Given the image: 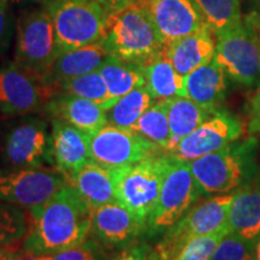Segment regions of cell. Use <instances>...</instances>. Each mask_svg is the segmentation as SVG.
I'll list each match as a JSON object with an SVG mask.
<instances>
[{"instance_id":"60d3db41","label":"cell","mask_w":260,"mask_h":260,"mask_svg":"<svg viewBox=\"0 0 260 260\" xmlns=\"http://www.w3.org/2000/svg\"><path fill=\"white\" fill-rule=\"evenodd\" d=\"M52 259H53V255L51 254H35V253L27 252L23 249L22 254L19 255L16 260H52Z\"/></svg>"},{"instance_id":"d6986e66","label":"cell","mask_w":260,"mask_h":260,"mask_svg":"<svg viewBox=\"0 0 260 260\" xmlns=\"http://www.w3.org/2000/svg\"><path fill=\"white\" fill-rule=\"evenodd\" d=\"M52 142L56 170L64 176L89 162L90 135L69 123L52 118Z\"/></svg>"},{"instance_id":"b9f144b4","label":"cell","mask_w":260,"mask_h":260,"mask_svg":"<svg viewBox=\"0 0 260 260\" xmlns=\"http://www.w3.org/2000/svg\"><path fill=\"white\" fill-rule=\"evenodd\" d=\"M254 260H260V235L256 237L254 243Z\"/></svg>"},{"instance_id":"8992f818","label":"cell","mask_w":260,"mask_h":260,"mask_svg":"<svg viewBox=\"0 0 260 260\" xmlns=\"http://www.w3.org/2000/svg\"><path fill=\"white\" fill-rule=\"evenodd\" d=\"M16 28L15 63L41 79L61 52L50 12L46 8L24 11Z\"/></svg>"},{"instance_id":"836d02e7","label":"cell","mask_w":260,"mask_h":260,"mask_svg":"<svg viewBox=\"0 0 260 260\" xmlns=\"http://www.w3.org/2000/svg\"><path fill=\"white\" fill-rule=\"evenodd\" d=\"M15 19L9 0H0V59L8 53L15 34Z\"/></svg>"},{"instance_id":"9c48e42d","label":"cell","mask_w":260,"mask_h":260,"mask_svg":"<svg viewBox=\"0 0 260 260\" xmlns=\"http://www.w3.org/2000/svg\"><path fill=\"white\" fill-rule=\"evenodd\" d=\"M200 194L189 161L172 158L162 182L149 229L161 230L171 226L194 206Z\"/></svg>"},{"instance_id":"30bf717a","label":"cell","mask_w":260,"mask_h":260,"mask_svg":"<svg viewBox=\"0 0 260 260\" xmlns=\"http://www.w3.org/2000/svg\"><path fill=\"white\" fill-rule=\"evenodd\" d=\"M90 159L106 169H118L136 164L162 149L134 130L107 124L90 135Z\"/></svg>"},{"instance_id":"44dd1931","label":"cell","mask_w":260,"mask_h":260,"mask_svg":"<svg viewBox=\"0 0 260 260\" xmlns=\"http://www.w3.org/2000/svg\"><path fill=\"white\" fill-rule=\"evenodd\" d=\"M64 177L68 186L77 191L93 212L103 205L117 201L115 178L111 169H106L90 160L79 170Z\"/></svg>"},{"instance_id":"ba28073f","label":"cell","mask_w":260,"mask_h":260,"mask_svg":"<svg viewBox=\"0 0 260 260\" xmlns=\"http://www.w3.org/2000/svg\"><path fill=\"white\" fill-rule=\"evenodd\" d=\"M214 61L243 86L260 83V39L245 22L216 35Z\"/></svg>"},{"instance_id":"f35d334b","label":"cell","mask_w":260,"mask_h":260,"mask_svg":"<svg viewBox=\"0 0 260 260\" xmlns=\"http://www.w3.org/2000/svg\"><path fill=\"white\" fill-rule=\"evenodd\" d=\"M23 252V248H18L17 246H8L0 248V260H16Z\"/></svg>"},{"instance_id":"7a4b0ae2","label":"cell","mask_w":260,"mask_h":260,"mask_svg":"<svg viewBox=\"0 0 260 260\" xmlns=\"http://www.w3.org/2000/svg\"><path fill=\"white\" fill-rule=\"evenodd\" d=\"M104 46L111 56L142 65L164 50L146 0L110 15L106 21Z\"/></svg>"},{"instance_id":"f1b7e54d","label":"cell","mask_w":260,"mask_h":260,"mask_svg":"<svg viewBox=\"0 0 260 260\" xmlns=\"http://www.w3.org/2000/svg\"><path fill=\"white\" fill-rule=\"evenodd\" d=\"M214 37L235 27L241 18V0H194Z\"/></svg>"},{"instance_id":"5bb4252c","label":"cell","mask_w":260,"mask_h":260,"mask_svg":"<svg viewBox=\"0 0 260 260\" xmlns=\"http://www.w3.org/2000/svg\"><path fill=\"white\" fill-rule=\"evenodd\" d=\"M52 96L40 77L15 61L0 68V111L5 115L35 112Z\"/></svg>"},{"instance_id":"6da1fadb","label":"cell","mask_w":260,"mask_h":260,"mask_svg":"<svg viewBox=\"0 0 260 260\" xmlns=\"http://www.w3.org/2000/svg\"><path fill=\"white\" fill-rule=\"evenodd\" d=\"M92 219L93 211L77 191L67 184L29 211L23 249L35 254L54 255L79 246L88 237Z\"/></svg>"},{"instance_id":"83f0119b","label":"cell","mask_w":260,"mask_h":260,"mask_svg":"<svg viewBox=\"0 0 260 260\" xmlns=\"http://www.w3.org/2000/svg\"><path fill=\"white\" fill-rule=\"evenodd\" d=\"M133 130L153 142L162 151H170L172 136L165 100H155L153 105L140 117Z\"/></svg>"},{"instance_id":"8d00e7d4","label":"cell","mask_w":260,"mask_h":260,"mask_svg":"<svg viewBox=\"0 0 260 260\" xmlns=\"http://www.w3.org/2000/svg\"><path fill=\"white\" fill-rule=\"evenodd\" d=\"M151 249V247L145 242H133L113 260H147Z\"/></svg>"},{"instance_id":"f546056e","label":"cell","mask_w":260,"mask_h":260,"mask_svg":"<svg viewBox=\"0 0 260 260\" xmlns=\"http://www.w3.org/2000/svg\"><path fill=\"white\" fill-rule=\"evenodd\" d=\"M57 93H69L81 98H86V99L99 104L106 111L112 107L109 89H107L105 80L99 73V70L81 75V76L74 77V79L58 84L54 89V94Z\"/></svg>"},{"instance_id":"ac0fdd59","label":"cell","mask_w":260,"mask_h":260,"mask_svg":"<svg viewBox=\"0 0 260 260\" xmlns=\"http://www.w3.org/2000/svg\"><path fill=\"white\" fill-rule=\"evenodd\" d=\"M52 118L60 119L93 135L109 124L106 110L92 100L69 93H57L45 104Z\"/></svg>"},{"instance_id":"484cf974","label":"cell","mask_w":260,"mask_h":260,"mask_svg":"<svg viewBox=\"0 0 260 260\" xmlns=\"http://www.w3.org/2000/svg\"><path fill=\"white\" fill-rule=\"evenodd\" d=\"M99 73L106 82L112 106L125 94L145 84V76L140 65L122 60L111 54L99 68Z\"/></svg>"},{"instance_id":"7c38bea8","label":"cell","mask_w":260,"mask_h":260,"mask_svg":"<svg viewBox=\"0 0 260 260\" xmlns=\"http://www.w3.org/2000/svg\"><path fill=\"white\" fill-rule=\"evenodd\" d=\"M232 145L189 161L201 193H228L239 187L245 180V157L240 148L233 147Z\"/></svg>"},{"instance_id":"74e56055","label":"cell","mask_w":260,"mask_h":260,"mask_svg":"<svg viewBox=\"0 0 260 260\" xmlns=\"http://www.w3.org/2000/svg\"><path fill=\"white\" fill-rule=\"evenodd\" d=\"M95 2L102 6L104 11L106 12L107 17H109L110 15L121 11V10L135 4V3L141 2V0H95Z\"/></svg>"},{"instance_id":"277c9868","label":"cell","mask_w":260,"mask_h":260,"mask_svg":"<svg viewBox=\"0 0 260 260\" xmlns=\"http://www.w3.org/2000/svg\"><path fill=\"white\" fill-rule=\"evenodd\" d=\"M58 45L61 52L103 42L107 15L95 0H48Z\"/></svg>"},{"instance_id":"d590c367","label":"cell","mask_w":260,"mask_h":260,"mask_svg":"<svg viewBox=\"0 0 260 260\" xmlns=\"http://www.w3.org/2000/svg\"><path fill=\"white\" fill-rule=\"evenodd\" d=\"M247 129L251 134H260V83L249 100Z\"/></svg>"},{"instance_id":"e575fe53","label":"cell","mask_w":260,"mask_h":260,"mask_svg":"<svg viewBox=\"0 0 260 260\" xmlns=\"http://www.w3.org/2000/svg\"><path fill=\"white\" fill-rule=\"evenodd\" d=\"M103 249L96 242L86 240L79 246L65 249L53 255L52 260H103Z\"/></svg>"},{"instance_id":"8fae6325","label":"cell","mask_w":260,"mask_h":260,"mask_svg":"<svg viewBox=\"0 0 260 260\" xmlns=\"http://www.w3.org/2000/svg\"><path fill=\"white\" fill-rule=\"evenodd\" d=\"M67 186L63 174L45 168L0 169V201L31 209Z\"/></svg>"},{"instance_id":"4316f807","label":"cell","mask_w":260,"mask_h":260,"mask_svg":"<svg viewBox=\"0 0 260 260\" xmlns=\"http://www.w3.org/2000/svg\"><path fill=\"white\" fill-rule=\"evenodd\" d=\"M154 99L146 88L145 84L136 87L132 92L125 94L106 111L107 122L116 128L133 130L148 107L153 105Z\"/></svg>"},{"instance_id":"1f68e13d","label":"cell","mask_w":260,"mask_h":260,"mask_svg":"<svg viewBox=\"0 0 260 260\" xmlns=\"http://www.w3.org/2000/svg\"><path fill=\"white\" fill-rule=\"evenodd\" d=\"M210 260H254V243L234 233H228Z\"/></svg>"},{"instance_id":"f6af8a7d","label":"cell","mask_w":260,"mask_h":260,"mask_svg":"<svg viewBox=\"0 0 260 260\" xmlns=\"http://www.w3.org/2000/svg\"><path fill=\"white\" fill-rule=\"evenodd\" d=\"M258 2H259V3H260V0H258Z\"/></svg>"},{"instance_id":"2e32d148","label":"cell","mask_w":260,"mask_h":260,"mask_svg":"<svg viewBox=\"0 0 260 260\" xmlns=\"http://www.w3.org/2000/svg\"><path fill=\"white\" fill-rule=\"evenodd\" d=\"M145 229L144 224L118 201L103 205L93 212L94 236L110 248L130 245Z\"/></svg>"},{"instance_id":"4dcf8cb0","label":"cell","mask_w":260,"mask_h":260,"mask_svg":"<svg viewBox=\"0 0 260 260\" xmlns=\"http://www.w3.org/2000/svg\"><path fill=\"white\" fill-rule=\"evenodd\" d=\"M28 233V219L17 205L0 201V248L15 246Z\"/></svg>"},{"instance_id":"52a82bcc","label":"cell","mask_w":260,"mask_h":260,"mask_svg":"<svg viewBox=\"0 0 260 260\" xmlns=\"http://www.w3.org/2000/svg\"><path fill=\"white\" fill-rule=\"evenodd\" d=\"M2 160L6 169H34L56 165L48 124L39 117H25L5 133Z\"/></svg>"},{"instance_id":"d6a6232c","label":"cell","mask_w":260,"mask_h":260,"mask_svg":"<svg viewBox=\"0 0 260 260\" xmlns=\"http://www.w3.org/2000/svg\"><path fill=\"white\" fill-rule=\"evenodd\" d=\"M229 232L230 230H222L191 240L174 260H210L217 246Z\"/></svg>"},{"instance_id":"ffe728a7","label":"cell","mask_w":260,"mask_h":260,"mask_svg":"<svg viewBox=\"0 0 260 260\" xmlns=\"http://www.w3.org/2000/svg\"><path fill=\"white\" fill-rule=\"evenodd\" d=\"M162 52L177 73L187 76L193 70L213 59L216 53V37L205 25L193 34L172 41L164 47Z\"/></svg>"},{"instance_id":"d4e9b609","label":"cell","mask_w":260,"mask_h":260,"mask_svg":"<svg viewBox=\"0 0 260 260\" xmlns=\"http://www.w3.org/2000/svg\"><path fill=\"white\" fill-rule=\"evenodd\" d=\"M165 105H167L168 119L172 136L171 149L176 147L182 139L189 135L198 126L207 121L213 112H216L204 109L187 96L167 99Z\"/></svg>"},{"instance_id":"ab89813d","label":"cell","mask_w":260,"mask_h":260,"mask_svg":"<svg viewBox=\"0 0 260 260\" xmlns=\"http://www.w3.org/2000/svg\"><path fill=\"white\" fill-rule=\"evenodd\" d=\"M243 22L258 35L260 39V11H253L248 14L243 19Z\"/></svg>"},{"instance_id":"ee69618b","label":"cell","mask_w":260,"mask_h":260,"mask_svg":"<svg viewBox=\"0 0 260 260\" xmlns=\"http://www.w3.org/2000/svg\"><path fill=\"white\" fill-rule=\"evenodd\" d=\"M10 3H14V4H21V3L25 2H37V0H9Z\"/></svg>"},{"instance_id":"3957f363","label":"cell","mask_w":260,"mask_h":260,"mask_svg":"<svg viewBox=\"0 0 260 260\" xmlns=\"http://www.w3.org/2000/svg\"><path fill=\"white\" fill-rule=\"evenodd\" d=\"M171 161L172 157L168 153H157L136 164L111 169L116 200L146 228H149Z\"/></svg>"},{"instance_id":"4fadbf2b","label":"cell","mask_w":260,"mask_h":260,"mask_svg":"<svg viewBox=\"0 0 260 260\" xmlns=\"http://www.w3.org/2000/svg\"><path fill=\"white\" fill-rule=\"evenodd\" d=\"M242 134L243 125L239 119L217 110L207 121L182 139L176 147L167 153L178 160L190 161L234 144Z\"/></svg>"},{"instance_id":"5b68a950","label":"cell","mask_w":260,"mask_h":260,"mask_svg":"<svg viewBox=\"0 0 260 260\" xmlns=\"http://www.w3.org/2000/svg\"><path fill=\"white\" fill-rule=\"evenodd\" d=\"M234 200L233 194L218 195L204 201L168 228L154 251L162 260H174L182 249L197 237L229 230V211Z\"/></svg>"},{"instance_id":"cb8c5ba5","label":"cell","mask_w":260,"mask_h":260,"mask_svg":"<svg viewBox=\"0 0 260 260\" xmlns=\"http://www.w3.org/2000/svg\"><path fill=\"white\" fill-rule=\"evenodd\" d=\"M230 233L246 240H254L260 235V187L249 186L234 193L230 206Z\"/></svg>"},{"instance_id":"9a60e30c","label":"cell","mask_w":260,"mask_h":260,"mask_svg":"<svg viewBox=\"0 0 260 260\" xmlns=\"http://www.w3.org/2000/svg\"><path fill=\"white\" fill-rule=\"evenodd\" d=\"M146 8L164 47L206 25L194 0H146Z\"/></svg>"},{"instance_id":"603a6c76","label":"cell","mask_w":260,"mask_h":260,"mask_svg":"<svg viewBox=\"0 0 260 260\" xmlns=\"http://www.w3.org/2000/svg\"><path fill=\"white\" fill-rule=\"evenodd\" d=\"M145 76V86L154 100L186 96L184 76L178 74L164 52L140 65Z\"/></svg>"},{"instance_id":"7bdbcfd3","label":"cell","mask_w":260,"mask_h":260,"mask_svg":"<svg viewBox=\"0 0 260 260\" xmlns=\"http://www.w3.org/2000/svg\"><path fill=\"white\" fill-rule=\"evenodd\" d=\"M147 260H162V259L160 258V255H159L158 253L155 252L153 248H152L151 252H149L148 256H147Z\"/></svg>"},{"instance_id":"e0dca14e","label":"cell","mask_w":260,"mask_h":260,"mask_svg":"<svg viewBox=\"0 0 260 260\" xmlns=\"http://www.w3.org/2000/svg\"><path fill=\"white\" fill-rule=\"evenodd\" d=\"M109 56L110 53L104 46V41L63 51L41 75V81L50 89L52 95H54V89L58 84L81 75L99 70Z\"/></svg>"},{"instance_id":"7402d4cb","label":"cell","mask_w":260,"mask_h":260,"mask_svg":"<svg viewBox=\"0 0 260 260\" xmlns=\"http://www.w3.org/2000/svg\"><path fill=\"white\" fill-rule=\"evenodd\" d=\"M186 96L204 109L217 111L226 93V75L212 59L184 76Z\"/></svg>"}]
</instances>
